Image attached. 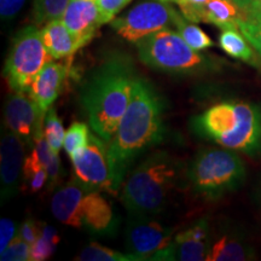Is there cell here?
I'll list each match as a JSON object with an SVG mask.
<instances>
[{
    "mask_svg": "<svg viewBox=\"0 0 261 261\" xmlns=\"http://www.w3.org/2000/svg\"><path fill=\"white\" fill-rule=\"evenodd\" d=\"M165 104L144 77L137 76L125 115L108 146L114 188L119 192L125 175L140 154L163 139Z\"/></svg>",
    "mask_w": 261,
    "mask_h": 261,
    "instance_id": "obj_1",
    "label": "cell"
},
{
    "mask_svg": "<svg viewBox=\"0 0 261 261\" xmlns=\"http://www.w3.org/2000/svg\"><path fill=\"white\" fill-rule=\"evenodd\" d=\"M137 76L128 56L112 54L84 81L80 103L91 128L106 142L112 140L125 115Z\"/></svg>",
    "mask_w": 261,
    "mask_h": 261,
    "instance_id": "obj_2",
    "label": "cell"
},
{
    "mask_svg": "<svg viewBox=\"0 0 261 261\" xmlns=\"http://www.w3.org/2000/svg\"><path fill=\"white\" fill-rule=\"evenodd\" d=\"M181 174V163L166 151L150 155L129 174L121 201L130 215L158 214L167 205Z\"/></svg>",
    "mask_w": 261,
    "mask_h": 261,
    "instance_id": "obj_3",
    "label": "cell"
},
{
    "mask_svg": "<svg viewBox=\"0 0 261 261\" xmlns=\"http://www.w3.org/2000/svg\"><path fill=\"white\" fill-rule=\"evenodd\" d=\"M246 167L231 149H203L192 159L185 172L189 187L208 201L219 200L242 185Z\"/></svg>",
    "mask_w": 261,
    "mask_h": 261,
    "instance_id": "obj_4",
    "label": "cell"
},
{
    "mask_svg": "<svg viewBox=\"0 0 261 261\" xmlns=\"http://www.w3.org/2000/svg\"><path fill=\"white\" fill-rule=\"evenodd\" d=\"M139 60L152 69L174 75L205 71L210 61L192 48L179 33L163 28L136 42Z\"/></svg>",
    "mask_w": 261,
    "mask_h": 261,
    "instance_id": "obj_5",
    "label": "cell"
},
{
    "mask_svg": "<svg viewBox=\"0 0 261 261\" xmlns=\"http://www.w3.org/2000/svg\"><path fill=\"white\" fill-rule=\"evenodd\" d=\"M54 58L42 41L41 31L28 25L16 35L4 67L9 87L17 92H29L42 68Z\"/></svg>",
    "mask_w": 261,
    "mask_h": 261,
    "instance_id": "obj_6",
    "label": "cell"
},
{
    "mask_svg": "<svg viewBox=\"0 0 261 261\" xmlns=\"http://www.w3.org/2000/svg\"><path fill=\"white\" fill-rule=\"evenodd\" d=\"M106 143L99 136L91 135L87 145L71 156L74 178L87 191H106L116 196Z\"/></svg>",
    "mask_w": 261,
    "mask_h": 261,
    "instance_id": "obj_7",
    "label": "cell"
},
{
    "mask_svg": "<svg viewBox=\"0 0 261 261\" xmlns=\"http://www.w3.org/2000/svg\"><path fill=\"white\" fill-rule=\"evenodd\" d=\"M177 11L166 2H143L122 17L112 21V27L127 41L136 42L152 33L174 24Z\"/></svg>",
    "mask_w": 261,
    "mask_h": 261,
    "instance_id": "obj_8",
    "label": "cell"
},
{
    "mask_svg": "<svg viewBox=\"0 0 261 261\" xmlns=\"http://www.w3.org/2000/svg\"><path fill=\"white\" fill-rule=\"evenodd\" d=\"M126 250L139 260H151L160 250L167 248L174 237V230L163 227L158 221L143 215H132L127 224Z\"/></svg>",
    "mask_w": 261,
    "mask_h": 261,
    "instance_id": "obj_9",
    "label": "cell"
},
{
    "mask_svg": "<svg viewBox=\"0 0 261 261\" xmlns=\"http://www.w3.org/2000/svg\"><path fill=\"white\" fill-rule=\"evenodd\" d=\"M45 116L29 92L12 91L6 99L4 108L6 128L17 135L29 146H33L37 137L44 135Z\"/></svg>",
    "mask_w": 261,
    "mask_h": 261,
    "instance_id": "obj_10",
    "label": "cell"
},
{
    "mask_svg": "<svg viewBox=\"0 0 261 261\" xmlns=\"http://www.w3.org/2000/svg\"><path fill=\"white\" fill-rule=\"evenodd\" d=\"M208 232H210V225L207 219L195 221L188 228L175 234L171 244L155 254L151 260H205L210 250Z\"/></svg>",
    "mask_w": 261,
    "mask_h": 261,
    "instance_id": "obj_11",
    "label": "cell"
},
{
    "mask_svg": "<svg viewBox=\"0 0 261 261\" xmlns=\"http://www.w3.org/2000/svg\"><path fill=\"white\" fill-rule=\"evenodd\" d=\"M238 125L236 129L220 142L225 149L238 150L249 155L261 151V110L252 103L237 102Z\"/></svg>",
    "mask_w": 261,
    "mask_h": 261,
    "instance_id": "obj_12",
    "label": "cell"
},
{
    "mask_svg": "<svg viewBox=\"0 0 261 261\" xmlns=\"http://www.w3.org/2000/svg\"><path fill=\"white\" fill-rule=\"evenodd\" d=\"M24 142L6 128L2 136L0 146V181L2 202L14 197L19 189V178L23 173Z\"/></svg>",
    "mask_w": 261,
    "mask_h": 261,
    "instance_id": "obj_13",
    "label": "cell"
},
{
    "mask_svg": "<svg viewBox=\"0 0 261 261\" xmlns=\"http://www.w3.org/2000/svg\"><path fill=\"white\" fill-rule=\"evenodd\" d=\"M62 21L76 37L81 47L92 40L98 28L103 24L96 0H70Z\"/></svg>",
    "mask_w": 261,
    "mask_h": 261,
    "instance_id": "obj_14",
    "label": "cell"
},
{
    "mask_svg": "<svg viewBox=\"0 0 261 261\" xmlns=\"http://www.w3.org/2000/svg\"><path fill=\"white\" fill-rule=\"evenodd\" d=\"M83 227L94 236H114L119 228V219L114 213L112 203L100 191H89L81 208Z\"/></svg>",
    "mask_w": 261,
    "mask_h": 261,
    "instance_id": "obj_15",
    "label": "cell"
},
{
    "mask_svg": "<svg viewBox=\"0 0 261 261\" xmlns=\"http://www.w3.org/2000/svg\"><path fill=\"white\" fill-rule=\"evenodd\" d=\"M69 70V62L64 64L51 61L42 68L33 81L29 94L38 104L40 112L45 115L61 94Z\"/></svg>",
    "mask_w": 261,
    "mask_h": 261,
    "instance_id": "obj_16",
    "label": "cell"
},
{
    "mask_svg": "<svg viewBox=\"0 0 261 261\" xmlns=\"http://www.w3.org/2000/svg\"><path fill=\"white\" fill-rule=\"evenodd\" d=\"M87 192L89 191L73 178V180L67 182L64 187L55 192L51 201V212L54 217L60 223L68 226L75 228L83 227L81 208Z\"/></svg>",
    "mask_w": 261,
    "mask_h": 261,
    "instance_id": "obj_17",
    "label": "cell"
},
{
    "mask_svg": "<svg viewBox=\"0 0 261 261\" xmlns=\"http://www.w3.org/2000/svg\"><path fill=\"white\" fill-rule=\"evenodd\" d=\"M41 37L45 47L54 60L71 57L81 48L79 40L67 28L62 18L47 22L41 29Z\"/></svg>",
    "mask_w": 261,
    "mask_h": 261,
    "instance_id": "obj_18",
    "label": "cell"
},
{
    "mask_svg": "<svg viewBox=\"0 0 261 261\" xmlns=\"http://www.w3.org/2000/svg\"><path fill=\"white\" fill-rule=\"evenodd\" d=\"M254 259V250L238 237L225 234L210 247L208 261H246Z\"/></svg>",
    "mask_w": 261,
    "mask_h": 261,
    "instance_id": "obj_19",
    "label": "cell"
},
{
    "mask_svg": "<svg viewBox=\"0 0 261 261\" xmlns=\"http://www.w3.org/2000/svg\"><path fill=\"white\" fill-rule=\"evenodd\" d=\"M241 18L233 0H210L201 12V22L212 23L221 29L238 28Z\"/></svg>",
    "mask_w": 261,
    "mask_h": 261,
    "instance_id": "obj_20",
    "label": "cell"
},
{
    "mask_svg": "<svg viewBox=\"0 0 261 261\" xmlns=\"http://www.w3.org/2000/svg\"><path fill=\"white\" fill-rule=\"evenodd\" d=\"M219 45L228 56L244 62L254 61V52L249 42L237 28L223 29L219 38Z\"/></svg>",
    "mask_w": 261,
    "mask_h": 261,
    "instance_id": "obj_21",
    "label": "cell"
},
{
    "mask_svg": "<svg viewBox=\"0 0 261 261\" xmlns=\"http://www.w3.org/2000/svg\"><path fill=\"white\" fill-rule=\"evenodd\" d=\"M174 25L178 29V33L182 39L188 42L190 46L196 51H202L205 48L213 46V41L208 37L198 25L190 23L184 16L179 15L177 12L174 17Z\"/></svg>",
    "mask_w": 261,
    "mask_h": 261,
    "instance_id": "obj_22",
    "label": "cell"
},
{
    "mask_svg": "<svg viewBox=\"0 0 261 261\" xmlns=\"http://www.w3.org/2000/svg\"><path fill=\"white\" fill-rule=\"evenodd\" d=\"M79 261H138L136 256L129 253H119L102 244L92 242L81 250V253L75 257Z\"/></svg>",
    "mask_w": 261,
    "mask_h": 261,
    "instance_id": "obj_23",
    "label": "cell"
},
{
    "mask_svg": "<svg viewBox=\"0 0 261 261\" xmlns=\"http://www.w3.org/2000/svg\"><path fill=\"white\" fill-rule=\"evenodd\" d=\"M70 0H34V21L37 24H46L60 19Z\"/></svg>",
    "mask_w": 261,
    "mask_h": 261,
    "instance_id": "obj_24",
    "label": "cell"
},
{
    "mask_svg": "<svg viewBox=\"0 0 261 261\" xmlns=\"http://www.w3.org/2000/svg\"><path fill=\"white\" fill-rule=\"evenodd\" d=\"M44 136L50 144L51 149L55 152H60L64 143L65 130L55 108H50L46 113V116H45Z\"/></svg>",
    "mask_w": 261,
    "mask_h": 261,
    "instance_id": "obj_25",
    "label": "cell"
},
{
    "mask_svg": "<svg viewBox=\"0 0 261 261\" xmlns=\"http://www.w3.org/2000/svg\"><path fill=\"white\" fill-rule=\"evenodd\" d=\"M90 129L89 126L84 122H74L70 125L64 137V150L69 158H71L75 152L79 151L80 149L85 148L89 143L90 139Z\"/></svg>",
    "mask_w": 261,
    "mask_h": 261,
    "instance_id": "obj_26",
    "label": "cell"
},
{
    "mask_svg": "<svg viewBox=\"0 0 261 261\" xmlns=\"http://www.w3.org/2000/svg\"><path fill=\"white\" fill-rule=\"evenodd\" d=\"M238 29L261 57V15L244 14L238 19Z\"/></svg>",
    "mask_w": 261,
    "mask_h": 261,
    "instance_id": "obj_27",
    "label": "cell"
},
{
    "mask_svg": "<svg viewBox=\"0 0 261 261\" xmlns=\"http://www.w3.org/2000/svg\"><path fill=\"white\" fill-rule=\"evenodd\" d=\"M29 257H31V246L18 234L6 247L4 252L0 253L2 261H27Z\"/></svg>",
    "mask_w": 261,
    "mask_h": 261,
    "instance_id": "obj_28",
    "label": "cell"
},
{
    "mask_svg": "<svg viewBox=\"0 0 261 261\" xmlns=\"http://www.w3.org/2000/svg\"><path fill=\"white\" fill-rule=\"evenodd\" d=\"M48 180V174L46 167H41L35 171L23 173V179H22V190L29 194H35L40 191L44 185Z\"/></svg>",
    "mask_w": 261,
    "mask_h": 261,
    "instance_id": "obj_29",
    "label": "cell"
},
{
    "mask_svg": "<svg viewBox=\"0 0 261 261\" xmlns=\"http://www.w3.org/2000/svg\"><path fill=\"white\" fill-rule=\"evenodd\" d=\"M58 244L54 243L52 241L47 240L46 237L41 236L38 238L37 242L31 246V257L29 260L32 261H44L50 259L56 252V248Z\"/></svg>",
    "mask_w": 261,
    "mask_h": 261,
    "instance_id": "obj_30",
    "label": "cell"
},
{
    "mask_svg": "<svg viewBox=\"0 0 261 261\" xmlns=\"http://www.w3.org/2000/svg\"><path fill=\"white\" fill-rule=\"evenodd\" d=\"M129 2L130 0H97V4L100 10V15H102L103 24L108 23V22H112L114 17Z\"/></svg>",
    "mask_w": 261,
    "mask_h": 261,
    "instance_id": "obj_31",
    "label": "cell"
},
{
    "mask_svg": "<svg viewBox=\"0 0 261 261\" xmlns=\"http://www.w3.org/2000/svg\"><path fill=\"white\" fill-rule=\"evenodd\" d=\"M41 226L33 219H27L21 224L18 231V236L25 241L29 246H33L41 234Z\"/></svg>",
    "mask_w": 261,
    "mask_h": 261,
    "instance_id": "obj_32",
    "label": "cell"
},
{
    "mask_svg": "<svg viewBox=\"0 0 261 261\" xmlns=\"http://www.w3.org/2000/svg\"><path fill=\"white\" fill-rule=\"evenodd\" d=\"M16 231H17V225L15 224V221L8 218H2L0 220V253L4 252L6 247L16 237Z\"/></svg>",
    "mask_w": 261,
    "mask_h": 261,
    "instance_id": "obj_33",
    "label": "cell"
},
{
    "mask_svg": "<svg viewBox=\"0 0 261 261\" xmlns=\"http://www.w3.org/2000/svg\"><path fill=\"white\" fill-rule=\"evenodd\" d=\"M25 0H0V15L3 21H10L17 16Z\"/></svg>",
    "mask_w": 261,
    "mask_h": 261,
    "instance_id": "obj_34",
    "label": "cell"
},
{
    "mask_svg": "<svg viewBox=\"0 0 261 261\" xmlns=\"http://www.w3.org/2000/svg\"><path fill=\"white\" fill-rule=\"evenodd\" d=\"M47 174H48V189L55 188V185L57 184L58 180H60L61 175V160L60 156H58V152H55L52 155L50 162L47 163L46 166Z\"/></svg>",
    "mask_w": 261,
    "mask_h": 261,
    "instance_id": "obj_35",
    "label": "cell"
},
{
    "mask_svg": "<svg viewBox=\"0 0 261 261\" xmlns=\"http://www.w3.org/2000/svg\"><path fill=\"white\" fill-rule=\"evenodd\" d=\"M41 236L46 237L47 240L52 241V242L56 244L60 243L61 241L60 234H58L56 228H54L52 226H50V225H46V224H44L41 226Z\"/></svg>",
    "mask_w": 261,
    "mask_h": 261,
    "instance_id": "obj_36",
    "label": "cell"
},
{
    "mask_svg": "<svg viewBox=\"0 0 261 261\" xmlns=\"http://www.w3.org/2000/svg\"><path fill=\"white\" fill-rule=\"evenodd\" d=\"M244 14H259L261 15V0H254L249 5L242 9Z\"/></svg>",
    "mask_w": 261,
    "mask_h": 261,
    "instance_id": "obj_37",
    "label": "cell"
},
{
    "mask_svg": "<svg viewBox=\"0 0 261 261\" xmlns=\"http://www.w3.org/2000/svg\"><path fill=\"white\" fill-rule=\"evenodd\" d=\"M233 2H234V4L238 6V8L244 9L247 5H249L250 3L254 2V0H233Z\"/></svg>",
    "mask_w": 261,
    "mask_h": 261,
    "instance_id": "obj_38",
    "label": "cell"
},
{
    "mask_svg": "<svg viewBox=\"0 0 261 261\" xmlns=\"http://www.w3.org/2000/svg\"><path fill=\"white\" fill-rule=\"evenodd\" d=\"M96 2H97V0H96Z\"/></svg>",
    "mask_w": 261,
    "mask_h": 261,
    "instance_id": "obj_39",
    "label": "cell"
}]
</instances>
